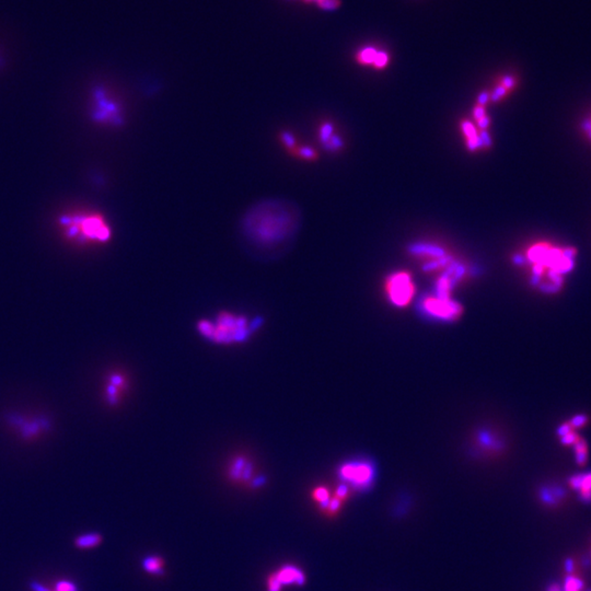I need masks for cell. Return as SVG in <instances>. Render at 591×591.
<instances>
[{
  "instance_id": "obj_1",
  "label": "cell",
  "mask_w": 591,
  "mask_h": 591,
  "mask_svg": "<svg viewBox=\"0 0 591 591\" xmlns=\"http://www.w3.org/2000/svg\"><path fill=\"white\" fill-rule=\"evenodd\" d=\"M296 207L280 200H262L250 208L241 221L244 240L255 249L275 251L291 241L298 230Z\"/></svg>"
},
{
  "instance_id": "obj_2",
  "label": "cell",
  "mask_w": 591,
  "mask_h": 591,
  "mask_svg": "<svg viewBox=\"0 0 591 591\" xmlns=\"http://www.w3.org/2000/svg\"><path fill=\"white\" fill-rule=\"evenodd\" d=\"M575 255V249L572 248L556 246L549 242L534 243L526 251L534 283L539 284L545 291H558L564 275L573 268Z\"/></svg>"
},
{
  "instance_id": "obj_3",
  "label": "cell",
  "mask_w": 591,
  "mask_h": 591,
  "mask_svg": "<svg viewBox=\"0 0 591 591\" xmlns=\"http://www.w3.org/2000/svg\"><path fill=\"white\" fill-rule=\"evenodd\" d=\"M198 329L204 336L215 342L231 344L243 340L246 336V321L241 316L221 314L218 316L217 325L202 320L198 325Z\"/></svg>"
},
{
  "instance_id": "obj_4",
  "label": "cell",
  "mask_w": 591,
  "mask_h": 591,
  "mask_svg": "<svg viewBox=\"0 0 591 591\" xmlns=\"http://www.w3.org/2000/svg\"><path fill=\"white\" fill-rule=\"evenodd\" d=\"M339 475L348 488L361 492L370 488L376 472L368 462H348L341 467Z\"/></svg>"
},
{
  "instance_id": "obj_5",
  "label": "cell",
  "mask_w": 591,
  "mask_h": 591,
  "mask_svg": "<svg viewBox=\"0 0 591 591\" xmlns=\"http://www.w3.org/2000/svg\"><path fill=\"white\" fill-rule=\"evenodd\" d=\"M255 469V464L248 456L238 454L230 460L227 477L234 484L246 485L251 488H262L265 479L257 477Z\"/></svg>"
},
{
  "instance_id": "obj_6",
  "label": "cell",
  "mask_w": 591,
  "mask_h": 591,
  "mask_svg": "<svg viewBox=\"0 0 591 591\" xmlns=\"http://www.w3.org/2000/svg\"><path fill=\"white\" fill-rule=\"evenodd\" d=\"M386 291L392 304L397 307L406 306L414 295L412 278L406 273H397L386 280Z\"/></svg>"
},
{
  "instance_id": "obj_7",
  "label": "cell",
  "mask_w": 591,
  "mask_h": 591,
  "mask_svg": "<svg viewBox=\"0 0 591 591\" xmlns=\"http://www.w3.org/2000/svg\"><path fill=\"white\" fill-rule=\"evenodd\" d=\"M71 226L91 241L107 242L111 238V229L103 216L89 215L71 223Z\"/></svg>"
},
{
  "instance_id": "obj_8",
  "label": "cell",
  "mask_w": 591,
  "mask_h": 591,
  "mask_svg": "<svg viewBox=\"0 0 591 591\" xmlns=\"http://www.w3.org/2000/svg\"><path fill=\"white\" fill-rule=\"evenodd\" d=\"M424 309L428 314L440 319H456L461 312V309L454 301L450 300L448 296L429 297L423 304Z\"/></svg>"
},
{
  "instance_id": "obj_9",
  "label": "cell",
  "mask_w": 591,
  "mask_h": 591,
  "mask_svg": "<svg viewBox=\"0 0 591 591\" xmlns=\"http://www.w3.org/2000/svg\"><path fill=\"white\" fill-rule=\"evenodd\" d=\"M274 576L282 586H304L307 581L306 574L302 569L291 564H286L274 572Z\"/></svg>"
},
{
  "instance_id": "obj_10",
  "label": "cell",
  "mask_w": 591,
  "mask_h": 591,
  "mask_svg": "<svg viewBox=\"0 0 591 591\" xmlns=\"http://www.w3.org/2000/svg\"><path fill=\"white\" fill-rule=\"evenodd\" d=\"M356 60L361 65H371L377 69H382L389 64V55L377 51L375 47H365L356 55Z\"/></svg>"
},
{
  "instance_id": "obj_11",
  "label": "cell",
  "mask_w": 591,
  "mask_h": 591,
  "mask_svg": "<svg viewBox=\"0 0 591 591\" xmlns=\"http://www.w3.org/2000/svg\"><path fill=\"white\" fill-rule=\"evenodd\" d=\"M128 389V382L123 374H113L109 378L108 384V400L111 404H117L122 400L124 393Z\"/></svg>"
},
{
  "instance_id": "obj_12",
  "label": "cell",
  "mask_w": 591,
  "mask_h": 591,
  "mask_svg": "<svg viewBox=\"0 0 591 591\" xmlns=\"http://www.w3.org/2000/svg\"><path fill=\"white\" fill-rule=\"evenodd\" d=\"M142 566L146 573L153 576H162L164 575L166 560L159 555H148L142 562Z\"/></svg>"
},
{
  "instance_id": "obj_13",
  "label": "cell",
  "mask_w": 591,
  "mask_h": 591,
  "mask_svg": "<svg viewBox=\"0 0 591 591\" xmlns=\"http://www.w3.org/2000/svg\"><path fill=\"white\" fill-rule=\"evenodd\" d=\"M572 488L581 492V498L586 503L591 502V474L579 475L571 480Z\"/></svg>"
},
{
  "instance_id": "obj_14",
  "label": "cell",
  "mask_w": 591,
  "mask_h": 591,
  "mask_svg": "<svg viewBox=\"0 0 591 591\" xmlns=\"http://www.w3.org/2000/svg\"><path fill=\"white\" fill-rule=\"evenodd\" d=\"M102 540H103V538L98 532H89V533L81 534L79 537L76 538L75 545L81 550L94 549V547L101 545Z\"/></svg>"
},
{
  "instance_id": "obj_15",
  "label": "cell",
  "mask_w": 591,
  "mask_h": 591,
  "mask_svg": "<svg viewBox=\"0 0 591 591\" xmlns=\"http://www.w3.org/2000/svg\"><path fill=\"white\" fill-rule=\"evenodd\" d=\"M583 588V583L577 577L568 576L564 583V588H560V585H552L547 591H581Z\"/></svg>"
},
{
  "instance_id": "obj_16",
  "label": "cell",
  "mask_w": 591,
  "mask_h": 591,
  "mask_svg": "<svg viewBox=\"0 0 591 591\" xmlns=\"http://www.w3.org/2000/svg\"><path fill=\"white\" fill-rule=\"evenodd\" d=\"M312 498H314V502L319 504L322 511H325L329 499H331V495H329V490L325 486H316L312 492Z\"/></svg>"
},
{
  "instance_id": "obj_17",
  "label": "cell",
  "mask_w": 591,
  "mask_h": 591,
  "mask_svg": "<svg viewBox=\"0 0 591 591\" xmlns=\"http://www.w3.org/2000/svg\"><path fill=\"white\" fill-rule=\"evenodd\" d=\"M54 591H79V588L74 581L62 579V581L56 583Z\"/></svg>"
},
{
  "instance_id": "obj_18",
  "label": "cell",
  "mask_w": 591,
  "mask_h": 591,
  "mask_svg": "<svg viewBox=\"0 0 591 591\" xmlns=\"http://www.w3.org/2000/svg\"><path fill=\"white\" fill-rule=\"evenodd\" d=\"M31 588L33 591H52L47 589L46 587L43 586L41 583H37V581H33L31 583Z\"/></svg>"
},
{
  "instance_id": "obj_19",
  "label": "cell",
  "mask_w": 591,
  "mask_h": 591,
  "mask_svg": "<svg viewBox=\"0 0 591 591\" xmlns=\"http://www.w3.org/2000/svg\"><path fill=\"white\" fill-rule=\"evenodd\" d=\"M588 132H589V135H590V137H591V123H590V124H589Z\"/></svg>"
}]
</instances>
